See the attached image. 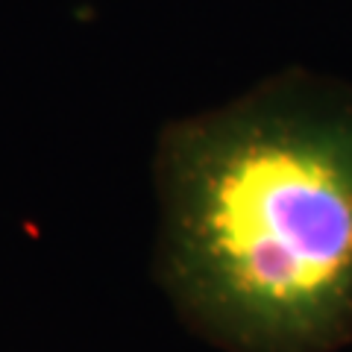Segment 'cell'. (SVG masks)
I'll list each match as a JSON object with an SVG mask.
<instances>
[{
    "mask_svg": "<svg viewBox=\"0 0 352 352\" xmlns=\"http://www.w3.org/2000/svg\"><path fill=\"white\" fill-rule=\"evenodd\" d=\"M162 296L217 352L352 346V82L308 68L176 118L153 150Z\"/></svg>",
    "mask_w": 352,
    "mask_h": 352,
    "instance_id": "obj_1",
    "label": "cell"
}]
</instances>
